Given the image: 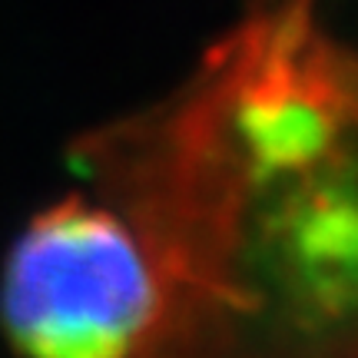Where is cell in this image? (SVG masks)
I'll return each instance as SVG.
<instances>
[{
  "mask_svg": "<svg viewBox=\"0 0 358 358\" xmlns=\"http://www.w3.org/2000/svg\"><path fill=\"white\" fill-rule=\"evenodd\" d=\"M0 319L24 358H143L169 322V285L120 213L70 196L13 243Z\"/></svg>",
  "mask_w": 358,
  "mask_h": 358,
  "instance_id": "1",
  "label": "cell"
}]
</instances>
